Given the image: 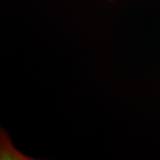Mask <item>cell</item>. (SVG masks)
<instances>
[{"instance_id": "obj_1", "label": "cell", "mask_w": 160, "mask_h": 160, "mask_svg": "<svg viewBox=\"0 0 160 160\" xmlns=\"http://www.w3.org/2000/svg\"><path fill=\"white\" fill-rule=\"evenodd\" d=\"M0 159L35 160L37 159L23 153L13 145L11 136L2 127L0 128Z\"/></svg>"}, {"instance_id": "obj_2", "label": "cell", "mask_w": 160, "mask_h": 160, "mask_svg": "<svg viewBox=\"0 0 160 160\" xmlns=\"http://www.w3.org/2000/svg\"><path fill=\"white\" fill-rule=\"evenodd\" d=\"M110 1H113V0H110Z\"/></svg>"}]
</instances>
